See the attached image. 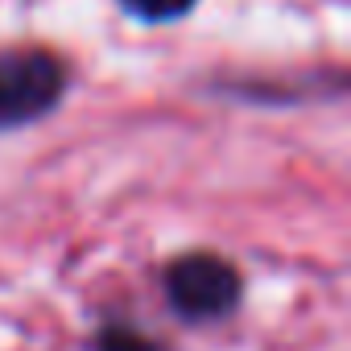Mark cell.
<instances>
[{
  "label": "cell",
  "mask_w": 351,
  "mask_h": 351,
  "mask_svg": "<svg viewBox=\"0 0 351 351\" xmlns=\"http://www.w3.org/2000/svg\"><path fill=\"white\" fill-rule=\"evenodd\" d=\"M62 95V66L46 50L0 54V128L29 124L50 112Z\"/></svg>",
  "instance_id": "cell-1"
},
{
  "label": "cell",
  "mask_w": 351,
  "mask_h": 351,
  "mask_svg": "<svg viewBox=\"0 0 351 351\" xmlns=\"http://www.w3.org/2000/svg\"><path fill=\"white\" fill-rule=\"evenodd\" d=\"M165 293H169V306L182 318H195V322L223 318L240 302V273L219 256L195 252V256H182L169 265Z\"/></svg>",
  "instance_id": "cell-2"
},
{
  "label": "cell",
  "mask_w": 351,
  "mask_h": 351,
  "mask_svg": "<svg viewBox=\"0 0 351 351\" xmlns=\"http://www.w3.org/2000/svg\"><path fill=\"white\" fill-rule=\"evenodd\" d=\"M195 0H124V9L145 17V21H169V17H182Z\"/></svg>",
  "instance_id": "cell-3"
},
{
  "label": "cell",
  "mask_w": 351,
  "mask_h": 351,
  "mask_svg": "<svg viewBox=\"0 0 351 351\" xmlns=\"http://www.w3.org/2000/svg\"><path fill=\"white\" fill-rule=\"evenodd\" d=\"M99 351H157V347H149V343H141V339H132V335H108V339L99 343Z\"/></svg>",
  "instance_id": "cell-4"
}]
</instances>
